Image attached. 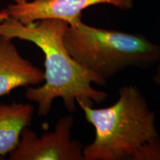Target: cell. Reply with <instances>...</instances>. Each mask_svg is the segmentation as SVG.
<instances>
[{"instance_id": "cell-1", "label": "cell", "mask_w": 160, "mask_h": 160, "mask_svg": "<svg viewBox=\"0 0 160 160\" xmlns=\"http://www.w3.org/2000/svg\"><path fill=\"white\" fill-rule=\"evenodd\" d=\"M68 27V23L59 19H42L31 25L13 19L0 22V36L31 42L45 54V84L28 88L25 93L28 99L38 104L40 117L48 114L57 98L63 99L71 113L77 110V103L93 106L107 98L105 92L92 86L104 85L107 81L84 68L66 49L64 36Z\"/></svg>"}, {"instance_id": "cell-2", "label": "cell", "mask_w": 160, "mask_h": 160, "mask_svg": "<svg viewBox=\"0 0 160 160\" xmlns=\"http://www.w3.org/2000/svg\"><path fill=\"white\" fill-rule=\"evenodd\" d=\"M119 95L113 105L102 108L78 104L95 129L94 139L83 148L84 160H131L159 136L154 113L137 86H123Z\"/></svg>"}, {"instance_id": "cell-3", "label": "cell", "mask_w": 160, "mask_h": 160, "mask_svg": "<svg viewBox=\"0 0 160 160\" xmlns=\"http://www.w3.org/2000/svg\"><path fill=\"white\" fill-rule=\"evenodd\" d=\"M64 42L75 61L106 81L129 67L148 68L160 61V45L145 36L92 27L82 18L68 25Z\"/></svg>"}, {"instance_id": "cell-4", "label": "cell", "mask_w": 160, "mask_h": 160, "mask_svg": "<svg viewBox=\"0 0 160 160\" xmlns=\"http://www.w3.org/2000/svg\"><path fill=\"white\" fill-rule=\"evenodd\" d=\"M73 116L61 117L53 131L38 137L28 127L21 133L17 147L9 153L10 160H84L83 146L71 139Z\"/></svg>"}, {"instance_id": "cell-5", "label": "cell", "mask_w": 160, "mask_h": 160, "mask_svg": "<svg viewBox=\"0 0 160 160\" xmlns=\"http://www.w3.org/2000/svg\"><path fill=\"white\" fill-rule=\"evenodd\" d=\"M99 4L122 10L133 8V0H13V3L0 11V22L13 19L31 25L42 19H59L70 25L82 18L84 10Z\"/></svg>"}, {"instance_id": "cell-6", "label": "cell", "mask_w": 160, "mask_h": 160, "mask_svg": "<svg viewBox=\"0 0 160 160\" xmlns=\"http://www.w3.org/2000/svg\"><path fill=\"white\" fill-rule=\"evenodd\" d=\"M45 82V71L20 55L12 39L0 36V97Z\"/></svg>"}, {"instance_id": "cell-7", "label": "cell", "mask_w": 160, "mask_h": 160, "mask_svg": "<svg viewBox=\"0 0 160 160\" xmlns=\"http://www.w3.org/2000/svg\"><path fill=\"white\" fill-rule=\"evenodd\" d=\"M34 108L29 104L0 103V156L17 147L24 128L31 125Z\"/></svg>"}, {"instance_id": "cell-8", "label": "cell", "mask_w": 160, "mask_h": 160, "mask_svg": "<svg viewBox=\"0 0 160 160\" xmlns=\"http://www.w3.org/2000/svg\"><path fill=\"white\" fill-rule=\"evenodd\" d=\"M131 160H160L159 135L142 146Z\"/></svg>"}, {"instance_id": "cell-9", "label": "cell", "mask_w": 160, "mask_h": 160, "mask_svg": "<svg viewBox=\"0 0 160 160\" xmlns=\"http://www.w3.org/2000/svg\"><path fill=\"white\" fill-rule=\"evenodd\" d=\"M153 81H154V82L157 84V85L160 86V66L158 68L157 73H156L154 78H153Z\"/></svg>"}]
</instances>
